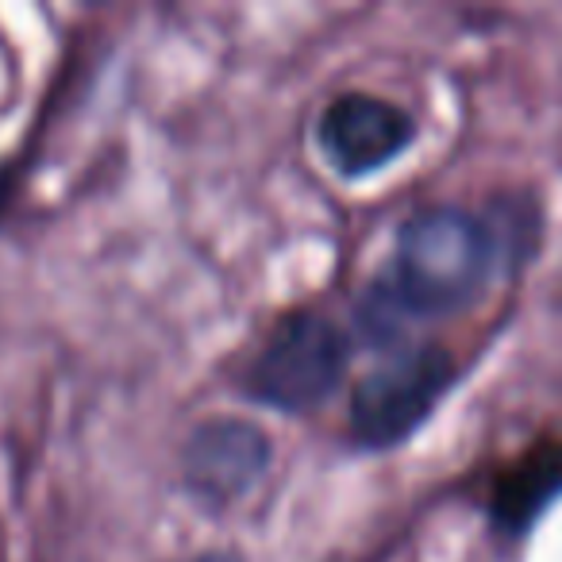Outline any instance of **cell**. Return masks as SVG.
<instances>
[{
  "label": "cell",
  "mask_w": 562,
  "mask_h": 562,
  "mask_svg": "<svg viewBox=\"0 0 562 562\" xmlns=\"http://www.w3.org/2000/svg\"><path fill=\"white\" fill-rule=\"evenodd\" d=\"M493 243L474 216L459 209H431L413 216L397 235L390 270L370 293L367 316L378 336L408 316H447L470 308L490 281Z\"/></svg>",
  "instance_id": "obj_1"
},
{
  "label": "cell",
  "mask_w": 562,
  "mask_h": 562,
  "mask_svg": "<svg viewBox=\"0 0 562 562\" xmlns=\"http://www.w3.org/2000/svg\"><path fill=\"white\" fill-rule=\"evenodd\" d=\"M347 367V339L316 313H293L270 331L247 374V390L262 405L305 413L331 397Z\"/></svg>",
  "instance_id": "obj_2"
},
{
  "label": "cell",
  "mask_w": 562,
  "mask_h": 562,
  "mask_svg": "<svg viewBox=\"0 0 562 562\" xmlns=\"http://www.w3.org/2000/svg\"><path fill=\"white\" fill-rule=\"evenodd\" d=\"M454 382V362L443 347H408L374 367L351 397V428L367 447H393L413 436L447 385Z\"/></svg>",
  "instance_id": "obj_3"
},
{
  "label": "cell",
  "mask_w": 562,
  "mask_h": 562,
  "mask_svg": "<svg viewBox=\"0 0 562 562\" xmlns=\"http://www.w3.org/2000/svg\"><path fill=\"white\" fill-rule=\"evenodd\" d=\"M266 467H270L266 431L247 420H232V416L204 420L189 436L186 454H181L186 485L212 505L243 497L266 474Z\"/></svg>",
  "instance_id": "obj_4"
},
{
  "label": "cell",
  "mask_w": 562,
  "mask_h": 562,
  "mask_svg": "<svg viewBox=\"0 0 562 562\" xmlns=\"http://www.w3.org/2000/svg\"><path fill=\"white\" fill-rule=\"evenodd\" d=\"M413 120L405 109L382 97L351 93L339 97L321 120V147L328 162L347 178H359L393 162L413 139Z\"/></svg>",
  "instance_id": "obj_5"
},
{
  "label": "cell",
  "mask_w": 562,
  "mask_h": 562,
  "mask_svg": "<svg viewBox=\"0 0 562 562\" xmlns=\"http://www.w3.org/2000/svg\"><path fill=\"white\" fill-rule=\"evenodd\" d=\"M562 493V443H547L520 459L493 490V520L505 531H524Z\"/></svg>",
  "instance_id": "obj_6"
},
{
  "label": "cell",
  "mask_w": 562,
  "mask_h": 562,
  "mask_svg": "<svg viewBox=\"0 0 562 562\" xmlns=\"http://www.w3.org/2000/svg\"><path fill=\"white\" fill-rule=\"evenodd\" d=\"M186 562H243V559L227 551H212V554H196V559H186Z\"/></svg>",
  "instance_id": "obj_7"
}]
</instances>
